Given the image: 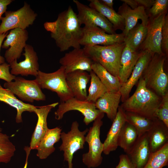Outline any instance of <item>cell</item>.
<instances>
[{
  "label": "cell",
  "mask_w": 168,
  "mask_h": 168,
  "mask_svg": "<svg viewBox=\"0 0 168 168\" xmlns=\"http://www.w3.org/2000/svg\"><path fill=\"white\" fill-rule=\"evenodd\" d=\"M45 29L50 32L51 37L55 41L61 52L70 48H81L80 41L82 28L77 14L71 6L60 13L57 20L53 22H46L44 24Z\"/></svg>",
  "instance_id": "1"
},
{
  "label": "cell",
  "mask_w": 168,
  "mask_h": 168,
  "mask_svg": "<svg viewBox=\"0 0 168 168\" xmlns=\"http://www.w3.org/2000/svg\"><path fill=\"white\" fill-rule=\"evenodd\" d=\"M161 99V97L146 86L145 81L141 77L135 92L120 106L126 112L154 120L157 119L156 114Z\"/></svg>",
  "instance_id": "2"
},
{
  "label": "cell",
  "mask_w": 168,
  "mask_h": 168,
  "mask_svg": "<svg viewBox=\"0 0 168 168\" xmlns=\"http://www.w3.org/2000/svg\"><path fill=\"white\" fill-rule=\"evenodd\" d=\"M124 42L106 45L84 47L85 53L93 62L97 63L114 76L118 77Z\"/></svg>",
  "instance_id": "3"
},
{
  "label": "cell",
  "mask_w": 168,
  "mask_h": 168,
  "mask_svg": "<svg viewBox=\"0 0 168 168\" xmlns=\"http://www.w3.org/2000/svg\"><path fill=\"white\" fill-rule=\"evenodd\" d=\"M165 60L164 54H154L141 77L148 88L161 97L168 92V77L164 68Z\"/></svg>",
  "instance_id": "4"
},
{
  "label": "cell",
  "mask_w": 168,
  "mask_h": 168,
  "mask_svg": "<svg viewBox=\"0 0 168 168\" xmlns=\"http://www.w3.org/2000/svg\"><path fill=\"white\" fill-rule=\"evenodd\" d=\"M104 113L101 112L94 121L92 126L90 127L85 136V141L88 145V152L82 155L84 164L89 168H96L102 163L104 146L100 139V129L103 124L102 119Z\"/></svg>",
  "instance_id": "5"
},
{
  "label": "cell",
  "mask_w": 168,
  "mask_h": 168,
  "mask_svg": "<svg viewBox=\"0 0 168 168\" xmlns=\"http://www.w3.org/2000/svg\"><path fill=\"white\" fill-rule=\"evenodd\" d=\"M66 74L61 66L56 71L45 73L39 70L35 80L41 89L56 92L60 102H64L74 96L66 81Z\"/></svg>",
  "instance_id": "6"
},
{
  "label": "cell",
  "mask_w": 168,
  "mask_h": 168,
  "mask_svg": "<svg viewBox=\"0 0 168 168\" xmlns=\"http://www.w3.org/2000/svg\"><path fill=\"white\" fill-rule=\"evenodd\" d=\"M79 125L77 121H73L69 131L67 133L62 132L61 134L62 143L59 149L63 152L64 160L68 162V168H73L72 161L75 152L83 149L86 142L85 135L89 130L87 128L83 131H80Z\"/></svg>",
  "instance_id": "7"
},
{
  "label": "cell",
  "mask_w": 168,
  "mask_h": 168,
  "mask_svg": "<svg viewBox=\"0 0 168 168\" xmlns=\"http://www.w3.org/2000/svg\"><path fill=\"white\" fill-rule=\"evenodd\" d=\"M5 15L1 19L0 34L16 28L26 29L33 24L37 16L26 2L19 9L16 11H6Z\"/></svg>",
  "instance_id": "8"
},
{
  "label": "cell",
  "mask_w": 168,
  "mask_h": 168,
  "mask_svg": "<svg viewBox=\"0 0 168 168\" xmlns=\"http://www.w3.org/2000/svg\"><path fill=\"white\" fill-rule=\"evenodd\" d=\"M14 81L6 82L4 87L10 91L22 100L33 102L35 100L44 101L46 96L36 81L16 77Z\"/></svg>",
  "instance_id": "9"
},
{
  "label": "cell",
  "mask_w": 168,
  "mask_h": 168,
  "mask_svg": "<svg viewBox=\"0 0 168 168\" xmlns=\"http://www.w3.org/2000/svg\"><path fill=\"white\" fill-rule=\"evenodd\" d=\"M73 110L80 112L83 115V122L86 125L94 121L101 112L96 108L95 103L80 100L73 97L60 102L55 112V118L58 120L61 119L66 113Z\"/></svg>",
  "instance_id": "10"
},
{
  "label": "cell",
  "mask_w": 168,
  "mask_h": 168,
  "mask_svg": "<svg viewBox=\"0 0 168 168\" xmlns=\"http://www.w3.org/2000/svg\"><path fill=\"white\" fill-rule=\"evenodd\" d=\"M124 39L122 33L109 34L97 26H86L82 28L80 44L84 47L106 46L124 42Z\"/></svg>",
  "instance_id": "11"
},
{
  "label": "cell",
  "mask_w": 168,
  "mask_h": 168,
  "mask_svg": "<svg viewBox=\"0 0 168 168\" xmlns=\"http://www.w3.org/2000/svg\"><path fill=\"white\" fill-rule=\"evenodd\" d=\"M2 48L7 49L4 58L8 63L17 60L21 55L23 49L27 44L28 33L26 29L16 28L12 30L8 34Z\"/></svg>",
  "instance_id": "12"
},
{
  "label": "cell",
  "mask_w": 168,
  "mask_h": 168,
  "mask_svg": "<svg viewBox=\"0 0 168 168\" xmlns=\"http://www.w3.org/2000/svg\"><path fill=\"white\" fill-rule=\"evenodd\" d=\"M78 11L77 18L81 25L97 26L109 34H115V29L109 21L96 10L78 1L73 0Z\"/></svg>",
  "instance_id": "13"
},
{
  "label": "cell",
  "mask_w": 168,
  "mask_h": 168,
  "mask_svg": "<svg viewBox=\"0 0 168 168\" xmlns=\"http://www.w3.org/2000/svg\"><path fill=\"white\" fill-rule=\"evenodd\" d=\"M166 12L165 11L149 21L147 35L142 44V50H148L153 54H164L161 48L162 29Z\"/></svg>",
  "instance_id": "14"
},
{
  "label": "cell",
  "mask_w": 168,
  "mask_h": 168,
  "mask_svg": "<svg viewBox=\"0 0 168 168\" xmlns=\"http://www.w3.org/2000/svg\"><path fill=\"white\" fill-rule=\"evenodd\" d=\"M24 51L23 55L25 58L23 61L18 63L17 60H14L9 63L11 69V73L15 76L31 75L36 77L39 70L37 53L33 47L28 44L26 45Z\"/></svg>",
  "instance_id": "15"
},
{
  "label": "cell",
  "mask_w": 168,
  "mask_h": 168,
  "mask_svg": "<svg viewBox=\"0 0 168 168\" xmlns=\"http://www.w3.org/2000/svg\"><path fill=\"white\" fill-rule=\"evenodd\" d=\"M59 63L63 66L66 74L77 70L90 72L93 63L87 56L83 49H74L66 53L59 60Z\"/></svg>",
  "instance_id": "16"
},
{
  "label": "cell",
  "mask_w": 168,
  "mask_h": 168,
  "mask_svg": "<svg viewBox=\"0 0 168 168\" xmlns=\"http://www.w3.org/2000/svg\"><path fill=\"white\" fill-rule=\"evenodd\" d=\"M153 54L147 50H142L140 56L127 81L123 84L119 90L123 102L129 97V94L134 86L140 79L150 61Z\"/></svg>",
  "instance_id": "17"
},
{
  "label": "cell",
  "mask_w": 168,
  "mask_h": 168,
  "mask_svg": "<svg viewBox=\"0 0 168 168\" xmlns=\"http://www.w3.org/2000/svg\"><path fill=\"white\" fill-rule=\"evenodd\" d=\"M104 142L103 152L106 155L115 151L118 147L119 137L123 126L126 122L125 111L119 106L117 114Z\"/></svg>",
  "instance_id": "18"
},
{
  "label": "cell",
  "mask_w": 168,
  "mask_h": 168,
  "mask_svg": "<svg viewBox=\"0 0 168 168\" xmlns=\"http://www.w3.org/2000/svg\"><path fill=\"white\" fill-rule=\"evenodd\" d=\"M66 81L74 97L82 100H86L87 85L91 76L86 71L77 70L66 74Z\"/></svg>",
  "instance_id": "19"
},
{
  "label": "cell",
  "mask_w": 168,
  "mask_h": 168,
  "mask_svg": "<svg viewBox=\"0 0 168 168\" xmlns=\"http://www.w3.org/2000/svg\"><path fill=\"white\" fill-rule=\"evenodd\" d=\"M58 104V102H56L35 109L34 112L37 116L38 120L31 139L29 147L30 150L36 149L47 132L49 129L47 122L48 114Z\"/></svg>",
  "instance_id": "20"
},
{
  "label": "cell",
  "mask_w": 168,
  "mask_h": 168,
  "mask_svg": "<svg viewBox=\"0 0 168 168\" xmlns=\"http://www.w3.org/2000/svg\"><path fill=\"white\" fill-rule=\"evenodd\" d=\"M145 9L139 6L132 9L124 3L119 7L118 13L123 17L124 21V27L122 33L124 36L136 25L138 20H141L142 22L148 25V16Z\"/></svg>",
  "instance_id": "21"
},
{
  "label": "cell",
  "mask_w": 168,
  "mask_h": 168,
  "mask_svg": "<svg viewBox=\"0 0 168 168\" xmlns=\"http://www.w3.org/2000/svg\"><path fill=\"white\" fill-rule=\"evenodd\" d=\"M147 134L151 153L168 143V127L157 119L154 120Z\"/></svg>",
  "instance_id": "22"
},
{
  "label": "cell",
  "mask_w": 168,
  "mask_h": 168,
  "mask_svg": "<svg viewBox=\"0 0 168 168\" xmlns=\"http://www.w3.org/2000/svg\"><path fill=\"white\" fill-rule=\"evenodd\" d=\"M151 154L146 132L139 137L130 152L127 155L137 168H143Z\"/></svg>",
  "instance_id": "23"
},
{
  "label": "cell",
  "mask_w": 168,
  "mask_h": 168,
  "mask_svg": "<svg viewBox=\"0 0 168 168\" xmlns=\"http://www.w3.org/2000/svg\"><path fill=\"white\" fill-rule=\"evenodd\" d=\"M141 53V51L133 50L125 45L121 55L118 76L122 85L129 78Z\"/></svg>",
  "instance_id": "24"
},
{
  "label": "cell",
  "mask_w": 168,
  "mask_h": 168,
  "mask_svg": "<svg viewBox=\"0 0 168 168\" xmlns=\"http://www.w3.org/2000/svg\"><path fill=\"white\" fill-rule=\"evenodd\" d=\"M121 96L119 91H107L95 103L96 108L100 112L105 113L112 122L117 114Z\"/></svg>",
  "instance_id": "25"
},
{
  "label": "cell",
  "mask_w": 168,
  "mask_h": 168,
  "mask_svg": "<svg viewBox=\"0 0 168 168\" xmlns=\"http://www.w3.org/2000/svg\"><path fill=\"white\" fill-rule=\"evenodd\" d=\"M62 130L58 127L48 129L36 149L38 152L36 155L40 159H46L54 152V145L60 140Z\"/></svg>",
  "instance_id": "26"
},
{
  "label": "cell",
  "mask_w": 168,
  "mask_h": 168,
  "mask_svg": "<svg viewBox=\"0 0 168 168\" xmlns=\"http://www.w3.org/2000/svg\"><path fill=\"white\" fill-rule=\"evenodd\" d=\"M0 101L4 102L15 108L17 110L16 121L22 122V114L25 111L34 112L36 108L34 105L24 103L17 99L9 90L3 88L0 83Z\"/></svg>",
  "instance_id": "27"
},
{
  "label": "cell",
  "mask_w": 168,
  "mask_h": 168,
  "mask_svg": "<svg viewBox=\"0 0 168 168\" xmlns=\"http://www.w3.org/2000/svg\"><path fill=\"white\" fill-rule=\"evenodd\" d=\"M91 70L99 78L108 91H119L122 84L118 77L114 76L100 64L93 62Z\"/></svg>",
  "instance_id": "28"
},
{
  "label": "cell",
  "mask_w": 168,
  "mask_h": 168,
  "mask_svg": "<svg viewBox=\"0 0 168 168\" xmlns=\"http://www.w3.org/2000/svg\"><path fill=\"white\" fill-rule=\"evenodd\" d=\"M89 1L90 2L89 6L96 10L106 18L112 25L115 30L124 28V21L123 17L117 13L113 9L103 5L98 0Z\"/></svg>",
  "instance_id": "29"
},
{
  "label": "cell",
  "mask_w": 168,
  "mask_h": 168,
  "mask_svg": "<svg viewBox=\"0 0 168 168\" xmlns=\"http://www.w3.org/2000/svg\"><path fill=\"white\" fill-rule=\"evenodd\" d=\"M147 31V25L142 22L129 31L124 36V42L130 49L137 51L144 41Z\"/></svg>",
  "instance_id": "30"
},
{
  "label": "cell",
  "mask_w": 168,
  "mask_h": 168,
  "mask_svg": "<svg viewBox=\"0 0 168 168\" xmlns=\"http://www.w3.org/2000/svg\"><path fill=\"white\" fill-rule=\"evenodd\" d=\"M139 137L135 128L126 122L121 131L118 141V146L128 155Z\"/></svg>",
  "instance_id": "31"
},
{
  "label": "cell",
  "mask_w": 168,
  "mask_h": 168,
  "mask_svg": "<svg viewBox=\"0 0 168 168\" xmlns=\"http://www.w3.org/2000/svg\"><path fill=\"white\" fill-rule=\"evenodd\" d=\"M125 114L126 122L135 128L139 137L147 132L153 122L154 120L133 113L125 111Z\"/></svg>",
  "instance_id": "32"
},
{
  "label": "cell",
  "mask_w": 168,
  "mask_h": 168,
  "mask_svg": "<svg viewBox=\"0 0 168 168\" xmlns=\"http://www.w3.org/2000/svg\"><path fill=\"white\" fill-rule=\"evenodd\" d=\"M90 72V85L86 100L95 103L99 98L108 91L95 73L92 70Z\"/></svg>",
  "instance_id": "33"
},
{
  "label": "cell",
  "mask_w": 168,
  "mask_h": 168,
  "mask_svg": "<svg viewBox=\"0 0 168 168\" xmlns=\"http://www.w3.org/2000/svg\"><path fill=\"white\" fill-rule=\"evenodd\" d=\"M168 164V143L156 152L151 153L143 168H162Z\"/></svg>",
  "instance_id": "34"
},
{
  "label": "cell",
  "mask_w": 168,
  "mask_h": 168,
  "mask_svg": "<svg viewBox=\"0 0 168 168\" xmlns=\"http://www.w3.org/2000/svg\"><path fill=\"white\" fill-rule=\"evenodd\" d=\"M15 147L9 137L0 132V162L7 163L14 156Z\"/></svg>",
  "instance_id": "35"
},
{
  "label": "cell",
  "mask_w": 168,
  "mask_h": 168,
  "mask_svg": "<svg viewBox=\"0 0 168 168\" xmlns=\"http://www.w3.org/2000/svg\"><path fill=\"white\" fill-rule=\"evenodd\" d=\"M156 118L168 127V92L163 96L156 114Z\"/></svg>",
  "instance_id": "36"
},
{
  "label": "cell",
  "mask_w": 168,
  "mask_h": 168,
  "mask_svg": "<svg viewBox=\"0 0 168 168\" xmlns=\"http://www.w3.org/2000/svg\"><path fill=\"white\" fill-rule=\"evenodd\" d=\"M168 3V0H155L149 12L152 16H156L166 11Z\"/></svg>",
  "instance_id": "37"
},
{
  "label": "cell",
  "mask_w": 168,
  "mask_h": 168,
  "mask_svg": "<svg viewBox=\"0 0 168 168\" xmlns=\"http://www.w3.org/2000/svg\"><path fill=\"white\" fill-rule=\"evenodd\" d=\"M161 48L163 53L164 51L167 53L168 51V16L167 14L165 16L162 26Z\"/></svg>",
  "instance_id": "38"
},
{
  "label": "cell",
  "mask_w": 168,
  "mask_h": 168,
  "mask_svg": "<svg viewBox=\"0 0 168 168\" xmlns=\"http://www.w3.org/2000/svg\"><path fill=\"white\" fill-rule=\"evenodd\" d=\"M10 68V64L6 62L0 64V79L4 80L8 82L15 79L16 76L11 73Z\"/></svg>",
  "instance_id": "39"
},
{
  "label": "cell",
  "mask_w": 168,
  "mask_h": 168,
  "mask_svg": "<svg viewBox=\"0 0 168 168\" xmlns=\"http://www.w3.org/2000/svg\"><path fill=\"white\" fill-rule=\"evenodd\" d=\"M119 159V163L115 168H137L127 154L121 155Z\"/></svg>",
  "instance_id": "40"
},
{
  "label": "cell",
  "mask_w": 168,
  "mask_h": 168,
  "mask_svg": "<svg viewBox=\"0 0 168 168\" xmlns=\"http://www.w3.org/2000/svg\"><path fill=\"white\" fill-rule=\"evenodd\" d=\"M13 1L12 0H0V20L2 15L6 11L7 6Z\"/></svg>",
  "instance_id": "41"
},
{
  "label": "cell",
  "mask_w": 168,
  "mask_h": 168,
  "mask_svg": "<svg viewBox=\"0 0 168 168\" xmlns=\"http://www.w3.org/2000/svg\"><path fill=\"white\" fill-rule=\"evenodd\" d=\"M138 5L144 7L145 8H151L153 4L154 0H136Z\"/></svg>",
  "instance_id": "42"
},
{
  "label": "cell",
  "mask_w": 168,
  "mask_h": 168,
  "mask_svg": "<svg viewBox=\"0 0 168 168\" xmlns=\"http://www.w3.org/2000/svg\"><path fill=\"white\" fill-rule=\"evenodd\" d=\"M8 34V32L0 34V51L2 44L4 39L6 37ZM5 62V58L0 55V64Z\"/></svg>",
  "instance_id": "43"
},
{
  "label": "cell",
  "mask_w": 168,
  "mask_h": 168,
  "mask_svg": "<svg viewBox=\"0 0 168 168\" xmlns=\"http://www.w3.org/2000/svg\"><path fill=\"white\" fill-rule=\"evenodd\" d=\"M121 1L128 6H130V7L132 9H134L139 6L136 0H121Z\"/></svg>",
  "instance_id": "44"
},
{
  "label": "cell",
  "mask_w": 168,
  "mask_h": 168,
  "mask_svg": "<svg viewBox=\"0 0 168 168\" xmlns=\"http://www.w3.org/2000/svg\"><path fill=\"white\" fill-rule=\"evenodd\" d=\"M100 3L105 6L110 8H113L114 4L113 1L112 0H99Z\"/></svg>",
  "instance_id": "45"
},
{
  "label": "cell",
  "mask_w": 168,
  "mask_h": 168,
  "mask_svg": "<svg viewBox=\"0 0 168 168\" xmlns=\"http://www.w3.org/2000/svg\"><path fill=\"white\" fill-rule=\"evenodd\" d=\"M25 150L26 153V161L25 163L24 167L23 168H27V164H28V158L30 153L31 150L30 148L29 147H26Z\"/></svg>",
  "instance_id": "46"
},
{
  "label": "cell",
  "mask_w": 168,
  "mask_h": 168,
  "mask_svg": "<svg viewBox=\"0 0 168 168\" xmlns=\"http://www.w3.org/2000/svg\"><path fill=\"white\" fill-rule=\"evenodd\" d=\"M2 130V128H1V127H0V132H1V131Z\"/></svg>",
  "instance_id": "47"
}]
</instances>
